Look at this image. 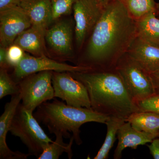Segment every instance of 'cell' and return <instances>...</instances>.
Returning <instances> with one entry per match:
<instances>
[{
	"mask_svg": "<svg viewBox=\"0 0 159 159\" xmlns=\"http://www.w3.org/2000/svg\"><path fill=\"white\" fill-rule=\"evenodd\" d=\"M136 36V21L119 0H106L102 16L91 33L85 59L78 66L92 70L115 69Z\"/></svg>",
	"mask_w": 159,
	"mask_h": 159,
	"instance_id": "6da1fadb",
	"label": "cell"
},
{
	"mask_svg": "<svg viewBox=\"0 0 159 159\" xmlns=\"http://www.w3.org/2000/svg\"><path fill=\"white\" fill-rule=\"evenodd\" d=\"M85 86L91 109L110 117L126 120L139 111L116 69L70 73Z\"/></svg>",
	"mask_w": 159,
	"mask_h": 159,
	"instance_id": "7a4b0ae2",
	"label": "cell"
},
{
	"mask_svg": "<svg viewBox=\"0 0 159 159\" xmlns=\"http://www.w3.org/2000/svg\"><path fill=\"white\" fill-rule=\"evenodd\" d=\"M39 122L48 127L50 133L61 134L64 138H71L73 133L77 145L82 143L80 127L84 123L96 122L105 124L110 117L99 113L92 109L74 107L54 99L43 102L33 114Z\"/></svg>",
	"mask_w": 159,
	"mask_h": 159,
	"instance_id": "3957f363",
	"label": "cell"
},
{
	"mask_svg": "<svg viewBox=\"0 0 159 159\" xmlns=\"http://www.w3.org/2000/svg\"><path fill=\"white\" fill-rule=\"evenodd\" d=\"M9 131L20 138L28 148L30 155L38 158L44 148L53 142L41 127L33 112L25 108L21 103L16 108Z\"/></svg>",
	"mask_w": 159,
	"mask_h": 159,
	"instance_id": "277c9868",
	"label": "cell"
},
{
	"mask_svg": "<svg viewBox=\"0 0 159 159\" xmlns=\"http://www.w3.org/2000/svg\"><path fill=\"white\" fill-rule=\"evenodd\" d=\"M115 69L137 105L138 102L155 95L150 74L127 53L119 59Z\"/></svg>",
	"mask_w": 159,
	"mask_h": 159,
	"instance_id": "5b68a950",
	"label": "cell"
},
{
	"mask_svg": "<svg viewBox=\"0 0 159 159\" xmlns=\"http://www.w3.org/2000/svg\"><path fill=\"white\" fill-rule=\"evenodd\" d=\"M53 73L52 71H45L31 74L18 83L21 95V103L25 108L33 112L43 102L54 99Z\"/></svg>",
	"mask_w": 159,
	"mask_h": 159,
	"instance_id": "8992f818",
	"label": "cell"
},
{
	"mask_svg": "<svg viewBox=\"0 0 159 159\" xmlns=\"http://www.w3.org/2000/svg\"><path fill=\"white\" fill-rule=\"evenodd\" d=\"M52 83L54 98L65 101L74 107L91 109L88 93L85 86L68 72L53 71Z\"/></svg>",
	"mask_w": 159,
	"mask_h": 159,
	"instance_id": "52a82bcc",
	"label": "cell"
},
{
	"mask_svg": "<svg viewBox=\"0 0 159 159\" xmlns=\"http://www.w3.org/2000/svg\"><path fill=\"white\" fill-rule=\"evenodd\" d=\"M104 2L97 0H77L73 10L75 21V39L77 47H82L87 38L92 31L102 16Z\"/></svg>",
	"mask_w": 159,
	"mask_h": 159,
	"instance_id": "ba28073f",
	"label": "cell"
},
{
	"mask_svg": "<svg viewBox=\"0 0 159 159\" xmlns=\"http://www.w3.org/2000/svg\"><path fill=\"white\" fill-rule=\"evenodd\" d=\"M14 69L12 78L17 84L25 77L42 71L73 73L92 70L89 68L82 66H71L59 62L47 57L46 55L34 57L26 54Z\"/></svg>",
	"mask_w": 159,
	"mask_h": 159,
	"instance_id": "9c48e42d",
	"label": "cell"
},
{
	"mask_svg": "<svg viewBox=\"0 0 159 159\" xmlns=\"http://www.w3.org/2000/svg\"><path fill=\"white\" fill-rule=\"evenodd\" d=\"M32 25L29 16L19 6L0 11L1 47L9 48L19 34Z\"/></svg>",
	"mask_w": 159,
	"mask_h": 159,
	"instance_id": "30bf717a",
	"label": "cell"
},
{
	"mask_svg": "<svg viewBox=\"0 0 159 159\" xmlns=\"http://www.w3.org/2000/svg\"><path fill=\"white\" fill-rule=\"evenodd\" d=\"M21 101L20 93L11 96L10 102L5 106L4 112L0 117V159H25L30 155L13 152L8 147L6 143V136L9 131L11 121L18 106Z\"/></svg>",
	"mask_w": 159,
	"mask_h": 159,
	"instance_id": "8fae6325",
	"label": "cell"
},
{
	"mask_svg": "<svg viewBox=\"0 0 159 159\" xmlns=\"http://www.w3.org/2000/svg\"><path fill=\"white\" fill-rule=\"evenodd\" d=\"M72 26L67 21L57 23L46 31L45 39L54 52L63 57H70L73 51Z\"/></svg>",
	"mask_w": 159,
	"mask_h": 159,
	"instance_id": "7c38bea8",
	"label": "cell"
},
{
	"mask_svg": "<svg viewBox=\"0 0 159 159\" xmlns=\"http://www.w3.org/2000/svg\"><path fill=\"white\" fill-rule=\"evenodd\" d=\"M149 74L159 69V47L135 38L127 52Z\"/></svg>",
	"mask_w": 159,
	"mask_h": 159,
	"instance_id": "4fadbf2b",
	"label": "cell"
},
{
	"mask_svg": "<svg viewBox=\"0 0 159 159\" xmlns=\"http://www.w3.org/2000/svg\"><path fill=\"white\" fill-rule=\"evenodd\" d=\"M118 143L115 151L114 158L119 159L125 148L136 149L138 146L151 143L157 136L152 134L140 131L134 128L130 123L125 122L119 128L117 134Z\"/></svg>",
	"mask_w": 159,
	"mask_h": 159,
	"instance_id": "5bb4252c",
	"label": "cell"
},
{
	"mask_svg": "<svg viewBox=\"0 0 159 159\" xmlns=\"http://www.w3.org/2000/svg\"><path fill=\"white\" fill-rule=\"evenodd\" d=\"M19 6L29 16L33 25L47 30L53 21L51 0H21Z\"/></svg>",
	"mask_w": 159,
	"mask_h": 159,
	"instance_id": "9a60e30c",
	"label": "cell"
},
{
	"mask_svg": "<svg viewBox=\"0 0 159 159\" xmlns=\"http://www.w3.org/2000/svg\"><path fill=\"white\" fill-rule=\"evenodd\" d=\"M47 30L32 25L21 33L15 40L13 44L19 46L36 57L45 54L44 39Z\"/></svg>",
	"mask_w": 159,
	"mask_h": 159,
	"instance_id": "2e32d148",
	"label": "cell"
},
{
	"mask_svg": "<svg viewBox=\"0 0 159 159\" xmlns=\"http://www.w3.org/2000/svg\"><path fill=\"white\" fill-rule=\"evenodd\" d=\"M137 36L159 47V18L151 12L136 21Z\"/></svg>",
	"mask_w": 159,
	"mask_h": 159,
	"instance_id": "e0dca14e",
	"label": "cell"
},
{
	"mask_svg": "<svg viewBox=\"0 0 159 159\" xmlns=\"http://www.w3.org/2000/svg\"><path fill=\"white\" fill-rule=\"evenodd\" d=\"M125 121L137 130L159 137V114L139 111L131 114Z\"/></svg>",
	"mask_w": 159,
	"mask_h": 159,
	"instance_id": "ac0fdd59",
	"label": "cell"
},
{
	"mask_svg": "<svg viewBox=\"0 0 159 159\" xmlns=\"http://www.w3.org/2000/svg\"><path fill=\"white\" fill-rule=\"evenodd\" d=\"M55 141L50 143L44 148L38 159H58L64 152H66L69 159L73 157L72 146L74 141V137L72 136L68 144L65 143L63 136L61 134L55 135Z\"/></svg>",
	"mask_w": 159,
	"mask_h": 159,
	"instance_id": "d6986e66",
	"label": "cell"
},
{
	"mask_svg": "<svg viewBox=\"0 0 159 159\" xmlns=\"http://www.w3.org/2000/svg\"><path fill=\"white\" fill-rule=\"evenodd\" d=\"M129 15L136 21L151 12L156 13L157 3L155 0H119Z\"/></svg>",
	"mask_w": 159,
	"mask_h": 159,
	"instance_id": "ffe728a7",
	"label": "cell"
},
{
	"mask_svg": "<svg viewBox=\"0 0 159 159\" xmlns=\"http://www.w3.org/2000/svg\"><path fill=\"white\" fill-rule=\"evenodd\" d=\"M125 122L124 119L117 117H110L106 122L107 132L104 142L94 159L108 158L109 153L116 141L119 128Z\"/></svg>",
	"mask_w": 159,
	"mask_h": 159,
	"instance_id": "44dd1931",
	"label": "cell"
},
{
	"mask_svg": "<svg viewBox=\"0 0 159 159\" xmlns=\"http://www.w3.org/2000/svg\"><path fill=\"white\" fill-rule=\"evenodd\" d=\"M20 93L18 84L9 76L7 69L1 68L0 70V99L8 95Z\"/></svg>",
	"mask_w": 159,
	"mask_h": 159,
	"instance_id": "7402d4cb",
	"label": "cell"
},
{
	"mask_svg": "<svg viewBox=\"0 0 159 159\" xmlns=\"http://www.w3.org/2000/svg\"><path fill=\"white\" fill-rule=\"evenodd\" d=\"M77 0H51L53 20L63 15L70 14L73 11L74 3Z\"/></svg>",
	"mask_w": 159,
	"mask_h": 159,
	"instance_id": "603a6c76",
	"label": "cell"
},
{
	"mask_svg": "<svg viewBox=\"0 0 159 159\" xmlns=\"http://www.w3.org/2000/svg\"><path fill=\"white\" fill-rule=\"evenodd\" d=\"M139 111L159 114V97L154 95L137 103Z\"/></svg>",
	"mask_w": 159,
	"mask_h": 159,
	"instance_id": "cb8c5ba5",
	"label": "cell"
},
{
	"mask_svg": "<svg viewBox=\"0 0 159 159\" xmlns=\"http://www.w3.org/2000/svg\"><path fill=\"white\" fill-rule=\"evenodd\" d=\"M25 53L20 47L13 44L8 48V59L10 67L15 68L18 64Z\"/></svg>",
	"mask_w": 159,
	"mask_h": 159,
	"instance_id": "d4e9b609",
	"label": "cell"
},
{
	"mask_svg": "<svg viewBox=\"0 0 159 159\" xmlns=\"http://www.w3.org/2000/svg\"><path fill=\"white\" fill-rule=\"evenodd\" d=\"M21 0H0V11L19 6Z\"/></svg>",
	"mask_w": 159,
	"mask_h": 159,
	"instance_id": "484cf974",
	"label": "cell"
},
{
	"mask_svg": "<svg viewBox=\"0 0 159 159\" xmlns=\"http://www.w3.org/2000/svg\"><path fill=\"white\" fill-rule=\"evenodd\" d=\"M0 66L1 68L6 69L10 67L8 61V48L1 46L0 48Z\"/></svg>",
	"mask_w": 159,
	"mask_h": 159,
	"instance_id": "4316f807",
	"label": "cell"
},
{
	"mask_svg": "<svg viewBox=\"0 0 159 159\" xmlns=\"http://www.w3.org/2000/svg\"><path fill=\"white\" fill-rule=\"evenodd\" d=\"M148 146L153 158L159 159V137L154 139Z\"/></svg>",
	"mask_w": 159,
	"mask_h": 159,
	"instance_id": "83f0119b",
	"label": "cell"
},
{
	"mask_svg": "<svg viewBox=\"0 0 159 159\" xmlns=\"http://www.w3.org/2000/svg\"><path fill=\"white\" fill-rule=\"evenodd\" d=\"M154 95L159 97V69L150 74Z\"/></svg>",
	"mask_w": 159,
	"mask_h": 159,
	"instance_id": "f1b7e54d",
	"label": "cell"
},
{
	"mask_svg": "<svg viewBox=\"0 0 159 159\" xmlns=\"http://www.w3.org/2000/svg\"><path fill=\"white\" fill-rule=\"evenodd\" d=\"M156 14L157 16H158L159 15V3H157V11Z\"/></svg>",
	"mask_w": 159,
	"mask_h": 159,
	"instance_id": "f546056e",
	"label": "cell"
},
{
	"mask_svg": "<svg viewBox=\"0 0 159 159\" xmlns=\"http://www.w3.org/2000/svg\"><path fill=\"white\" fill-rule=\"evenodd\" d=\"M98 2H104L106 0H97Z\"/></svg>",
	"mask_w": 159,
	"mask_h": 159,
	"instance_id": "4dcf8cb0",
	"label": "cell"
},
{
	"mask_svg": "<svg viewBox=\"0 0 159 159\" xmlns=\"http://www.w3.org/2000/svg\"><path fill=\"white\" fill-rule=\"evenodd\" d=\"M158 16H159V15Z\"/></svg>",
	"mask_w": 159,
	"mask_h": 159,
	"instance_id": "1f68e13d",
	"label": "cell"
}]
</instances>
